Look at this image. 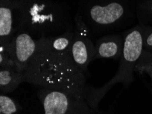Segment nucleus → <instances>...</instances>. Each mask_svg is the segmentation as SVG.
Instances as JSON below:
<instances>
[{
	"label": "nucleus",
	"instance_id": "9d476101",
	"mask_svg": "<svg viewBox=\"0 0 152 114\" xmlns=\"http://www.w3.org/2000/svg\"><path fill=\"white\" fill-rule=\"evenodd\" d=\"M75 36L72 34H64L61 36H58L55 38L47 39L44 38L47 45L50 48L57 51H64L69 49L72 45Z\"/></svg>",
	"mask_w": 152,
	"mask_h": 114
},
{
	"label": "nucleus",
	"instance_id": "39448f33",
	"mask_svg": "<svg viewBox=\"0 0 152 114\" xmlns=\"http://www.w3.org/2000/svg\"><path fill=\"white\" fill-rule=\"evenodd\" d=\"M124 6L119 2L113 1L107 5L94 4L88 8L89 21L95 26H106L113 24L124 14Z\"/></svg>",
	"mask_w": 152,
	"mask_h": 114
},
{
	"label": "nucleus",
	"instance_id": "1a4fd4ad",
	"mask_svg": "<svg viewBox=\"0 0 152 114\" xmlns=\"http://www.w3.org/2000/svg\"><path fill=\"white\" fill-rule=\"evenodd\" d=\"M124 45L116 40L102 39L98 40L95 45V57L99 58H117L122 55Z\"/></svg>",
	"mask_w": 152,
	"mask_h": 114
},
{
	"label": "nucleus",
	"instance_id": "f03ea898",
	"mask_svg": "<svg viewBox=\"0 0 152 114\" xmlns=\"http://www.w3.org/2000/svg\"><path fill=\"white\" fill-rule=\"evenodd\" d=\"M20 19L25 31L33 36L34 34H41L55 29L57 16L61 14L57 12V8L47 1L42 0H30L20 4Z\"/></svg>",
	"mask_w": 152,
	"mask_h": 114
},
{
	"label": "nucleus",
	"instance_id": "ddd939ff",
	"mask_svg": "<svg viewBox=\"0 0 152 114\" xmlns=\"http://www.w3.org/2000/svg\"><path fill=\"white\" fill-rule=\"evenodd\" d=\"M8 46L0 45V68H16Z\"/></svg>",
	"mask_w": 152,
	"mask_h": 114
},
{
	"label": "nucleus",
	"instance_id": "f8f14e48",
	"mask_svg": "<svg viewBox=\"0 0 152 114\" xmlns=\"http://www.w3.org/2000/svg\"><path fill=\"white\" fill-rule=\"evenodd\" d=\"M136 68L145 72L152 79V53L143 50L141 57L136 65Z\"/></svg>",
	"mask_w": 152,
	"mask_h": 114
},
{
	"label": "nucleus",
	"instance_id": "4468645a",
	"mask_svg": "<svg viewBox=\"0 0 152 114\" xmlns=\"http://www.w3.org/2000/svg\"><path fill=\"white\" fill-rule=\"evenodd\" d=\"M145 46L148 48H152V32L149 34L145 40Z\"/></svg>",
	"mask_w": 152,
	"mask_h": 114
},
{
	"label": "nucleus",
	"instance_id": "20e7f679",
	"mask_svg": "<svg viewBox=\"0 0 152 114\" xmlns=\"http://www.w3.org/2000/svg\"><path fill=\"white\" fill-rule=\"evenodd\" d=\"M38 41L27 32H20L14 36L8 46V49L16 68L24 73L28 68L32 58L37 51Z\"/></svg>",
	"mask_w": 152,
	"mask_h": 114
},
{
	"label": "nucleus",
	"instance_id": "2eb2a0df",
	"mask_svg": "<svg viewBox=\"0 0 152 114\" xmlns=\"http://www.w3.org/2000/svg\"><path fill=\"white\" fill-rule=\"evenodd\" d=\"M151 11H152V6H151Z\"/></svg>",
	"mask_w": 152,
	"mask_h": 114
},
{
	"label": "nucleus",
	"instance_id": "9b49d317",
	"mask_svg": "<svg viewBox=\"0 0 152 114\" xmlns=\"http://www.w3.org/2000/svg\"><path fill=\"white\" fill-rule=\"evenodd\" d=\"M21 106L6 94H0V114H18L20 111Z\"/></svg>",
	"mask_w": 152,
	"mask_h": 114
},
{
	"label": "nucleus",
	"instance_id": "0eeeda50",
	"mask_svg": "<svg viewBox=\"0 0 152 114\" xmlns=\"http://www.w3.org/2000/svg\"><path fill=\"white\" fill-rule=\"evenodd\" d=\"M25 81L23 73L16 68H0V92L9 94Z\"/></svg>",
	"mask_w": 152,
	"mask_h": 114
},
{
	"label": "nucleus",
	"instance_id": "7ed1b4c3",
	"mask_svg": "<svg viewBox=\"0 0 152 114\" xmlns=\"http://www.w3.org/2000/svg\"><path fill=\"white\" fill-rule=\"evenodd\" d=\"M37 94L42 104L44 114H99L86 99L61 90L40 88Z\"/></svg>",
	"mask_w": 152,
	"mask_h": 114
},
{
	"label": "nucleus",
	"instance_id": "f257e3e1",
	"mask_svg": "<svg viewBox=\"0 0 152 114\" xmlns=\"http://www.w3.org/2000/svg\"><path fill=\"white\" fill-rule=\"evenodd\" d=\"M38 41L37 51L23 73L25 81L41 88L61 90L86 99L90 86L87 85V76L74 62L70 48L57 51L44 38Z\"/></svg>",
	"mask_w": 152,
	"mask_h": 114
},
{
	"label": "nucleus",
	"instance_id": "6e6552de",
	"mask_svg": "<svg viewBox=\"0 0 152 114\" xmlns=\"http://www.w3.org/2000/svg\"><path fill=\"white\" fill-rule=\"evenodd\" d=\"M12 6L4 5L1 1L0 7V45H9L14 37V18Z\"/></svg>",
	"mask_w": 152,
	"mask_h": 114
},
{
	"label": "nucleus",
	"instance_id": "423d86ee",
	"mask_svg": "<svg viewBox=\"0 0 152 114\" xmlns=\"http://www.w3.org/2000/svg\"><path fill=\"white\" fill-rule=\"evenodd\" d=\"M83 35L74 37L70 47V55L77 68L85 76H89L88 66L95 57V45L91 41L83 37Z\"/></svg>",
	"mask_w": 152,
	"mask_h": 114
}]
</instances>
